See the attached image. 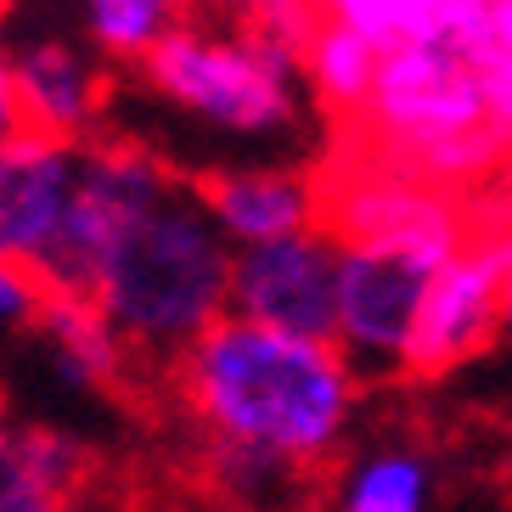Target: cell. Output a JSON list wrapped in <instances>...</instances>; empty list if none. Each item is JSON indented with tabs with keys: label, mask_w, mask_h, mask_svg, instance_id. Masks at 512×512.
Returning a JSON list of instances; mask_svg holds the SVG:
<instances>
[{
	"label": "cell",
	"mask_w": 512,
	"mask_h": 512,
	"mask_svg": "<svg viewBox=\"0 0 512 512\" xmlns=\"http://www.w3.org/2000/svg\"><path fill=\"white\" fill-rule=\"evenodd\" d=\"M175 389L209 445L276 456L299 473L338 456L361 411V372L338 344L287 338L237 316L175 361Z\"/></svg>",
	"instance_id": "cell-1"
},
{
	"label": "cell",
	"mask_w": 512,
	"mask_h": 512,
	"mask_svg": "<svg viewBox=\"0 0 512 512\" xmlns=\"http://www.w3.org/2000/svg\"><path fill=\"white\" fill-rule=\"evenodd\" d=\"M484 68L490 51L473 23V0H445L417 34L383 51L372 96L344 136L372 164L462 192L512 158L490 119Z\"/></svg>",
	"instance_id": "cell-2"
},
{
	"label": "cell",
	"mask_w": 512,
	"mask_h": 512,
	"mask_svg": "<svg viewBox=\"0 0 512 512\" xmlns=\"http://www.w3.org/2000/svg\"><path fill=\"white\" fill-rule=\"evenodd\" d=\"M231 259L237 248L203 214L192 181H181V192L113 242L91 299L130 355L181 361L203 332L231 316Z\"/></svg>",
	"instance_id": "cell-3"
},
{
	"label": "cell",
	"mask_w": 512,
	"mask_h": 512,
	"mask_svg": "<svg viewBox=\"0 0 512 512\" xmlns=\"http://www.w3.org/2000/svg\"><path fill=\"white\" fill-rule=\"evenodd\" d=\"M316 23V0H271L237 29L181 23L141 62V79L209 130L276 136L299 124V74Z\"/></svg>",
	"instance_id": "cell-4"
},
{
	"label": "cell",
	"mask_w": 512,
	"mask_h": 512,
	"mask_svg": "<svg viewBox=\"0 0 512 512\" xmlns=\"http://www.w3.org/2000/svg\"><path fill=\"white\" fill-rule=\"evenodd\" d=\"M175 192H181V175L152 147L124 141V136L85 141L68 220H62L57 242L46 248V259L34 265L40 287L46 293H91L102 259L113 254V242Z\"/></svg>",
	"instance_id": "cell-5"
},
{
	"label": "cell",
	"mask_w": 512,
	"mask_h": 512,
	"mask_svg": "<svg viewBox=\"0 0 512 512\" xmlns=\"http://www.w3.org/2000/svg\"><path fill=\"white\" fill-rule=\"evenodd\" d=\"M462 242H338V349L355 372H400L428 287Z\"/></svg>",
	"instance_id": "cell-6"
},
{
	"label": "cell",
	"mask_w": 512,
	"mask_h": 512,
	"mask_svg": "<svg viewBox=\"0 0 512 512\" xmlns=\"http://www.w3.org/2000/svg\"><path fill=\"white\" fill-rule=\"evenodd\" d=\"M321 231L332 242H467L473 209L445 186L355 152L321 181Z\"/></svg>",
	"instance_id": "cell-7"
},
{
	"label": "cell",
	"mask_w": 512,
	"mask_h": 512,
	"mask_svg": "<svg viewBox=\"0 0 512 512\" xmlns=\"http://www.w3.org/2000/svg\"><path fill=\"white\" fill-rule=\"evenodd\" d=\"M231 316L287 332V338L338 344V242L316 226L282 242L237 248Z\"/></svg>",
	"instance_id": "cell-8"
},
{
	"label": "cell",
	"mask_w": 512,
	"mask_h": 512,
	"mask_svg": "<svg viewBox=\"0 0 512 512\" xmlns=\"http://www.w3.org/2000/svg\"><path fill=\"white\" fill-rule=\"evenodd\" d=\"M507 282H512L507 259L479 231H467L462 254L428 287V304H422V316H417V332H411V349H406L400 372L445 377L462 361H473L501 332V293H507Z\"/></svg>",
	"instance_id": "cell-9"
},
{
	"label": "cell",
	"mask_w": 512,
	"mask_h": 512,
	"mask_svg": "<svg viewBox=\"0 0 512 512\" xmlns=\"http://www.w3.org/2000/svg\"><path fill=\"white\" fill-rule=\"evenodd\" d=\"M79 181V147L12 136L0 147V265H40L57 242Z\"/></svg>",
	"instance_id": "cell-10"
},
{
	"label": "cell",
	"mask_w": 512,
	"mask_h": 512,
	"mask_svg": "<svg viewBox=\"0 0 512 512\" xmlns=\"http://www.w3.org/2000/svg\"><path fill=\"white\" fill-rule=\"evenodd\" d=\"M12 79H17V113L29 136L62 141V147H85L96 141L107 107V74L96 68L74 40L40 34L12 46Z\"/></svg>",
	"instance_id": "cell-11"
},
{
	"label": "cell",
	"mask_w": 512,
	"mask_h": 512,
	"mask_svg": "<svg viewBox=\"0 0 512 512\" xmlns=\"http://www.w3.org/2000/svg\"><path fill=\"white\" fill-rule=\"evenodd\" d=\"M192 197L231 248H259L321 226V181L304 169H209L192 181Z\"/></svg>",
	"instance_id": "cell-12"
},
{
	"label": "cell",
	"mask_w": 512,
	"mask_h": 512,
	"mask_svg": "<svg viewBox=\"0 0 512 512\" xmlns=\"http://www.w3.org/2000/svg\"><path fill=\"white\" fill-rule=\"evenodd\" d=\"M91 473L85 439L51 422H17L0 434V512H68Z\"/></svg>",
	"instance_id": "cell-13"
},
{
	"label": "cell",
	"mask_w": 512,
	"mask_h": 512,
	"mask_svg": "<svg viewBox=\"0 0 512 512\" xmlns=\"http://www.w3.org/2000/svg\"><path fill=\"white\" fill-rule=\"evenodd\" d=\"M34 332H40L57 377L79 394L119 389L124 377H130V361H136L130 344L113 332V321L96 310L91 293H46Z\"/></svg>",
	"instance_id": "cell-14"
},
{
	"label": "cell",
	"mask_w": 512,
	"mask_h": 512,
	"mask_svg": "<svg viewBox=\"0 0 512 512\" xmlns=\"http://www.w3.org/2000/svg\"><path fill=\"white\" fill-rule=\"evenodd\" d=\"M434 507V456L422 445L389 439L344 467L332 512H428Z\"/></svg>",
	"instance_id": "cell-15"
},
{
	"label": "cell",
	"mask_w": 512,
	"mask_h": 512,
	"mask_svg": "<svg viewBox=\"0 0 512 512\" xmlns=\"http://www.w3.org/2000/svg\"><path fill=\"white\" fill-rule=\"evenodd\" d=\"M377 62H383V46L366 40L361 29H349L338 17H321L316 23L310 46H304V79H310L316 102L338 119V130L366 107V96L377 85Z\"/></svg>",
	"instance_id": "cell-16"
},
{
	"label": "cell",
	"mask_w": 512,
	"mask_h": 512,
	"mask_svg": "<svg viewBox=\"0 0 512 512\" xmlns=\"http://www.w3.org/2000/svg\"><path fill=\"white\" fill-rule=\"evenodd\" d=\"M181 29V0H85V34L113 62H147Z\"/></svg>",
	"instance_id": "cell-17"
},
{
	"label": "cell",
	"mask_w": 512,
	"mask_h": 512,
	"mask_svg": "<svg viewBox=\"0 0 512 512\" xmlns=\"http://www.w3.org/2000/svg\"><path fill=\"white\" fill-rule=\"evenodd\" d=\"M209 445V439H203ZM209 479L220 484V496L237 501L248 512H271L293 496L299 484V467L276 462V456H259V451H237V445H209Z\"/></svg>",
	"instance_id": "cell-18"
},
{
	"label": "cell",
	"mask_w": 512,
	"mask_h": 512,
	"mask_svg": "<svg viewBox=\"0 0 512 512\" xmlns=\"http://www.w3.org/2000/svg\"><path fill=\"white\" fill-rule=\"evenodd\" d=\"M40 304H46V287L29 265H0V327H29L40 321Z\"/></svg>",
	"instance_id": "cell-19"
},
{
	"label": "cell",
	"mask_w": 512,
	"mask_h": 512,
	"mask_svg": "<svg viewBox=\"0 0 512 512\" xmlns=\"http://www.w3.org/2000/svg\"><path fill=\"white\" fill-rule=\"evenodd\" d=\"M473 23H479V40L496 57H512V0H473Z\"/></svg>",
	"instance_id": "cell-20"
},
{
	"label": "cell",
	"mask_w": 512,
	"mask_h": 512,
	"mask_svg": "<svg viewBox=\"0 0 512 512\" xmlns=\"http://www.w3.org/2000/svg\"><path fill=\"white\" fill-rule=\"evenodd\" d=\"M23 136V113H17V79H12V46L0 34V147Z\"/></svg>",
	"instance_id": "cell-21"
},
{
	"label": "cell",
	"mask_w": 512,
	"mask_h": 512,
	"mask_svg": "<svg viewBox=\"0 0 512 512\" xmlns=\"http://www.w3.org/2000/svg\"><path fill=\"white\" fill-rule=\"evenodd\" d=\"M214 6H220V12H259V6H271V0H214Z\"/></svg>",
	"instance_id": "cell-22"
},
{
	"label": "cell",
	"mask_w": 512,
	"mask_h": 512,
	"mask_svg": "<svg viewBox=\"0 0 512 512\" xmlns=\"http://www.w3.org/2000/svg\"><path fill=\"white\" fill-rule=\"evenodd\" d=\"M501 332H512V282H507V293H501Z\"/></svg>",
	"instance_id": "cell-23"
},
{
	"label": "cell",
	"mask_w": 512,
	"mask_h": 512,
	"mask_svg": "<svg viewBox=\"0 0 512 512\" xmlns=\"http://www.w3.org/2000/svg\"><path fill=\"white\" fill-rule=\"evenodd\" d=\"M0 434H6V417H0Z\"/></svg>",
	"instance_id": "cell-24"
},
{
	"label": "cell",
	"mask_w": 512,
	"mask_h": 512,
	"mask_svg": "<svg viewBox=\"0 0 512 512\" xmlns=\"http://www.w3.org/2000/svg\"><path fill=\"white\" fill-rule=\"evenodd\" d=\"M0 6H12V0H0Z\"/></svg>",
	"instance_id": "cell-25"
}]
</instances>
